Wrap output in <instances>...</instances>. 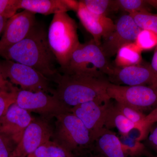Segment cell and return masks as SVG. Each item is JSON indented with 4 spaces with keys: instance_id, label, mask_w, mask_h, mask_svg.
<instances>
[{
    "instance_id": "cell-27",
    "label": "cell",
    "mask_w": 157,
    "mask_h": 157,
    "mask_svg": "<svg viewBox=\"0 0 157 157\" xmlns=\"http://www.w3.org/2000/svg\"><path fill=\"white\" fill-rule=\"evenodd\" d=\"M18 89L15 87L11 90L0 91V119L6 114L10 106L16 103Z\"/></svg>"
},
{
    "instance_id": "cell-15",
    "label": "cell",
    "mask_w": 157,
    "mask_h": 157,
    "mask_svg": "<svg viewBox=\"0 0 157 157\" xmlns=\"http://www.w3.org/2000/svg\"><path fill=\"white\" fill-rule=\"evenodd\" d=\"M34 118L30 112L14 103L0 119V131L11 136L18 144L25 129Z\"/></svg>"
},
{
    "instance_id": "cell-11",
    "label": "cell",
    "mask_w": 157,
    "mask_h": 157,
    "mask_svg": "<svg viewBox=\"0 0 157 157\" xmlns=\"http://www.w3.org/2000/svg\"><path fill=\"white\" fill-rule=\"evenodd\" d=\"M37 24L36 14L27 10L8 19L0 39V53L25 39Z\"/></svg>"
},
{
    "instance_id": "cell-28",
    "label": "cell",
    "mask_w": 157,
    "mask_h": 157,
    "mask_svg": "<svg viewBox=\"0 0 157 157\" xmlns=\"http://www.w3.org/2000/svg\"><path fill=\"white\" fill-rule=\"evenodd\" d=\"M17 144L11 136L0 131V157H11Z\"/></svg>"
},
{
    "instance_id": "cell-9",
    "label": "cell",
    "mask_w": 157,
    "mask_h": 157,
    "mask_svg": "<svg viewBox=\"0 0 157 157\" xmlns=\"http://www.w3.org/2000/svg\"><path fill=\"white\" fill-rule=\"evenodd\" d=\"M50 119L42 116L35 118L24 132L11 157H27L50 140L54 131L49 122Z\"/></svg>"
},
{
    "instance_id": "cell-10",
    "label": "cell",
    "mask_w": 157,
    "mask_h": 157,
    "mask_svg": "<svg viewBox=\"0 0 157 157\" xmlns=\"http://www.w3.org/2000/svg\"><path fill=\"white\" fill-rule=\"evenodd\" d=\"M141 30L129 14L122 15L116 23L113 31L102 39L100 47L109 59L123 45L135 42Z\"/></svg>"
},
{
    "instance_id": "cell-34",
    "label": "cell",
    "mask_w": 157,
    "mask_h": 157,
    "mask_svg": "<svg viewBox=\"0 0 157 157\" xmlns=\"http://www.w3.org/2000/svg\"><path fill=\"white\" fill-rule=\"evenodd\" d=\"M8 20L5 17L0 16V39L2 35Z\"/></svg>"
},
{
    "instance_id": "cell-8",
    "label": "cell",
    "mask_w": 157,
    "mask_h": 157,
    "mask_svg": "<svg viewBox=\"0 0 157 157\" xmlns=\"http://www.w3.org/2000/svg\"><path fill=\"white\" fill-rule=\"evenodd\" d=\"M15 103L29 112L36 113L49 119L70 112V108L55 96L42 91L34 92L19 89Z\"/></svg>"
},
{
    "instance_id": "cell-2",
    "label": "cell",
    "mask_w": 157,
    "mask_h": 157,
    "mask_svg": "<svg viewBox=\"0 0 157 157\" xmlns=\"http://www.w3.org/2000/svg\"><path fill=\"white\" fill-rule=\"evenodd\" d=\"M55 82L53 95L70 109L89 101L111 100L107 94L110 82L106 76L61 73Z\"/></svg>"
},
{
    "instance_id": "cell-17",
    "label": "cell",
    "mask_w": 157,
    "mask_h": 157,
    "mask_svg": "<svg viewBox=\"0 0 157 157\" xmlns=\"http://www.w3.org/2000/svg\"><path fill=\"white\" fill-rule=\"evenodd\" d=\"M91 157H128L120 139L114 132L104 128L93 141Z\"/></svg>"
},
{
    "instance_id": "cell-18",
    "label": "cell",
    "mask_w": 157,
    "mask_h": 157,
    "mask_svg": "<svg viewBox=\"0 0 157 157\" xmlns=\"http://www.w3.org/2000/svg\"><path fill=\"white\" fill-rule=\"evenodd\" d=\"M104 128L109 129L116 128L122 137L128 136L133 130H137L140 134V128L124 116L114 107L111 101L107 110Z\"/></svg>"
},
{
    "instance_id": "cell-33",
    "label": "cell",
    "mask_w": 157,
    "mask_h": 157,
    "mask_svg": "<svg viewBox=\"0 0 157 157\" xmlns=\"http://www.w3.org/2000/svg\"><path fill=\"white\" fill-rule=\"evenodd\" d=\"M155 47L150 66L152 70L157 74V45Z\"/></svg>"
},
{
    "instance_id": "cell-5",
    "label": "cell",
    "mask_w": 157,
    "mask_h": 157,
    "mask_svg": "<svg viewBox=\"0 0 157 157\" xmlns=\"http://www.w3.org/2000/svg\"><path fill=\"white\" fill-rule=\"evenodd\" d=\"M53 141L74 156L91 152L93 140L89 131L82 122L71 112L56 117Z\"/></svg>"
},
{
    "instance_id": "cell-4",
    "label": "cell",
    "mask_w": 157,
    "mask_h": 157,
    "mask_svg": "<svg viewBox=\"0 0 157 157\" xmlns=\"http://www.w3.org/2000/svg\"><path fill=\"white\" fill-rule=\"evenodd\" d=\"M100 45L93 39L80 43L73 52L62 74H85L90 76L112 75L115 67L109 61Z\"/></svg>"
},
{
    "instance_id": "cell-25",
    "label": "cell",
    "mask_w": 157,
    "mask_h": 157,
    "mask_svg": "<svg viewBox=\"0 0 157 157\" xmlns=\"http://www.w3.org/2000/svg\"><path fill=\"white\" fill-rule=\"evenodd\" d=\"M135 43L141 50H150L157 45V34L151 31L141 30Z\"/></svg>"
},
{
    "instance_id": "cell-13",
    "label": "cell",
    "mask_w": 157,
    "mask_h": 157,
    "mask_svg": "<svg viewBox=\"0 0 157 157\" xmlns=\"http://www.w3.org/2000/svg\"><path fill=\"white\" fill-rule=\"evenodd\" d=\"M108 79L110 83L117 85L145 86L157 88V74L150 66L141 63L126 67H115L113 74Z\"/></svg>"
},
{
    "instance_id": "cell-1",
    "label": "cell",
    "mask_w": 157,
    "mask_h": 157,
    "mask_svg": "<svg viewBox=\"0 0 157 157\" xmlns=\"http://www.w3.org/2000/svg\"><path fill=\"white\" fill-rule=\"evenodd\" d=\"M5 59L29 66L54 82L61 73L51 50L44 28L35 26L25 39L0 53Z\"/></svg>"
},
{
    "instance_id": "cell-36",
    "label": "cell",
    "mask_w": 157,
    "mask_h": 157,
    "mask_svg": "<svg viewBox=\"0 0 157 157\" xmlns=\"http://www.w3.org/2000/svg\"><path fill=\"white\" fill-rule=\"evenodd\" d=\"M151 157H157V155H153Z\"/></svg>"
},
{
    "instance_id": "cell-14",
    "label": "cell",
    "mask_w": 157,
    "mask_h": 157,
    "mask_svg": "<svg viewBox=\"0 0 157 157\" xmlns=\"http://www.w3.org/2000/svg\"><path fill=\"white\" fill-rule=\"evenodd\" d=\"M76 13L82 24L92 36L93 39L97 45H101L102 39L115 29V23L111 18L93 14L80 1Z\"/></svg>"
},
{
    "instance_id": "cell-20",
    "label": "cell",
    "mask_w": 157,
    "mask_h": 157,
    "mask_svg": "<svg viewBox=\"0 0 157 157\" xmlns=\"http://www.w3.org/2000/svg\"><path fill=\"white\" fill-rule=\"evenodd\" d=\"M27 157H74L72 154L53 140H49L39 146Z\"/></svg>"
},
{
    "instance_id": "cell-21",
    "label": "cell",
    "mask_w": 157,
    "mask_h": 157,
    "mask_svg": "<svg viewBox=\"0 0 157 157\" xmlns=\"http://www.w3.org/2000/svg\"><path fill=\"white\" fill-rule=\"evenodd\" d=\"M89 11L97 15L108 17V14L118 11L116 0H82Z\"/></svg>"
},
{
    "instance_id": "cell-12",
    "label": "cell",
    "mask_w": 157,
    "mask_h": 157,
    "mask_svg": "<svg viewBox=\"0 0 157 157\" xmlns=\"http://www.w3.org/2000/svg\"><path fill=\"white\" fill-rule=\"evenodd\" d=\"M111 100L105 102L91 101L77 105L70 109L89 131L93 142L104 128L108 107Z\"/></svg>"
},
{
    "instance_id": "cell-22",
    "label": "cell",
    "mask_w": 157,
    "mask_h": 157,
    "mask_svg": "<svg viewBox=\"0 0 157 157\" xmlns=\"http://www.w3.org/2000/svg\"><path fill=\"white\" fill-rule=\"evenodd\" d=\"M113 104L115 108L124 116L139 127L140 132L139 136L137 137V140L140 141L144 140L143 126L146 115L134 107L119 102L114 101Z\"/></svg>"
},
{
    "instance_id": "cell-32",
    "label": "cell",
    "mask_w": 157,
    "mask_h": 157,
    "mask_svg": "<svg viewBox=\"0 0 157 157\" xmlns=\"http://www.w3.org/2000/svg\"><path fill=\"white\" fill-rule=\"evenodd\" d=\"M15 87L9 80L4 78L0 70V91L3 90H11Z\"/></svg>"
},
{
    "instance_id": "cell-23",
    "label": "cell",
    "mask_w": 157,
    "mask_h": 157,
    "mask_svg": "<svg viewBox=\"0 0 157 157\" xmlns=\"http://www.w3.org/2000/svg\"><path fill=\"white\" fill-rule=\"evenodd\" d=\"M122 137L124 140H121V142L127 157H151L153 155L143 144L140 143V141L137 140V138H131L129 137V135Z\"/></svg>"
},
{
    "instance_id": "cell-16",
    "label": "cell",
    "mask_w": 157,
    "mask_h": 157,
    "mask_svg": "<svg viewBox=\"0 0 157 157\" xmlns=\"http://www.w3.org/2000/svg\"><path fill=\"white\" fill-rule=\"evenodd\" d=\"M79 1L74 0H19V9L45 15L73 11L76 12Z\"/></svg>"
},
{
    "instance_id": "cell-31",
    "label": "cell",
    "mask_w": 157,
    "mask_h": 157,
    "mask_svg": "<svg viewBox=\"0 0 157 157\" xmlns=\"http://www.w3.org/2000/svg\"><path fill=\"white\" fill-rule=\"evenodd\" d=\"M147 136L148 145L157 155V125L150 129Z\"/></svg>"
},
{
    "instance_id": "cell-24",
    "label": "cell",
    "mask_w": 157,
    "mask_h": 157,
    "mask_svg": "<svg viewBox=\"0 0 157 157\" xmlns=\"http://www.w3.org/2000/svg\"><path fill=\"white\" fill-rule=\"evenodd\" d=\"M128 14L140 29L157 34V15L148 11L132 12Z\"/></svg>"
},
{
    "instance_id": "cell-26",
    "label": "cell",
    "mask_w": 157,
    "mask_h": 157,
    "mask_svg": "<svg viewBox=\"0 0 157 157\" xmlns=\"http://www.w3.org/2000/svg\"><path fill=\"white\" fill-rule=\"evenodd\" d=\"M119 10L121 9L128 13L148 11L149 6L143 0H116Z\"/></svg>"
},
{
    "instance_id": "cell-6",
    "label": "cell",
    "mask_w": 157,
    "mask_h": 157,
    "mask_svg": "<svg viewBox=\"0 0 157 157\" xmlns=\"http://www.w3.org/2000/svg\"><path fill=\"white\" fill-rule=\"evenodd\" d=\"M0 70L4 78L9 79L12 84L19 86L20 89L53 94L54 89L51 88V82L29 66L5 59L0 61Z\"/></svg>"
},
{
    "instance_id": "cell-30",
    "label": "cell",
    "mask_w": 157,
    "mask_h": 157,
    "mask_svg": "<svg viewBox=\"0 0 157 157\" xmlns=\"http://www.w3.org/2000/svg\"><path fill=\"white\" fill-rule=\"evenodd\" d=\"M157 123V107L153 109L151 112L146 115L143 126V135L144 139L148 135L150 129L153 125Z\"/></svg>"
},
{
    "instance_id": "cell-19",
    "label": "cell",
    "mask_w": 157,
    "mask_h": 157,
    "mask_svg": "<svg viewBox=\"0 0 157 157\" xmlns=\"http://www.w3.org/2000/svg\"><path fill=\"white\" fill-rule=\"evenodd\" d=\"M142 51L135 42L123 45L117 53L114 66L117 67L123 68L141 63Z\"/></svg>"
},
{
    "instance_id": "cell-29",
    "label": "cell",
    "mask_w": 157,
    "mask_h": 157,
    "mask_svg": "<svg viewBox=\"0 0 157 157\" xmlns=\"http://www.w3.org/2000/svg\"><path fill=\"white\" fill-rule=\"evenodd\" d=\"M19 9V0H0V16L9 19Z\"/></svg>"
},
{
    "instance_id": "cell-35",
    "label": "cell",
    "mask_w": 157,
    "mask_h": 157,
    "mask_svg": "<svg viewBox=\"0 0 157 157\" xmlns=\"http://www.w3.org/2000/svg\"><path fill=\"white\" fill-rule=\"evenodd\" d=\"M145 2L149 6H152L155 9H157V0H147L145 1Z\"/></svg>"
},
{
    "instance_id": "cell-7",
    "label": "cell",
    "mask_w": 157,
    "mask_h": 157,
    "mask_svg": "<svg viewBox=\"0 0 157 157\" xmlns=\"http://www.w3.org/2000/svg\"><path fill=\"white\" fill-rule=\"evenodd\" d=\"M107 94L111 100L141 112L157 107V88L145 86H126L109 83Z\"/></svg>"
},
{
    "instance_id": "cell-3",
    "label": "cell",
    "mask_w": 157,
    "mask_h": 157,
    "mask_svg": "<svg viewBox=\"0 0 157 157\" xmlns=\"http://www.w3.org/2000/svg\"><path fill=\"white\" fill-rule=\"evenodd\" d=\"M47 39L60 66L59 71L66 67L80 44L75 20L67 12L54 14L47 33Z\"/></svg>"
}]
</instances>
